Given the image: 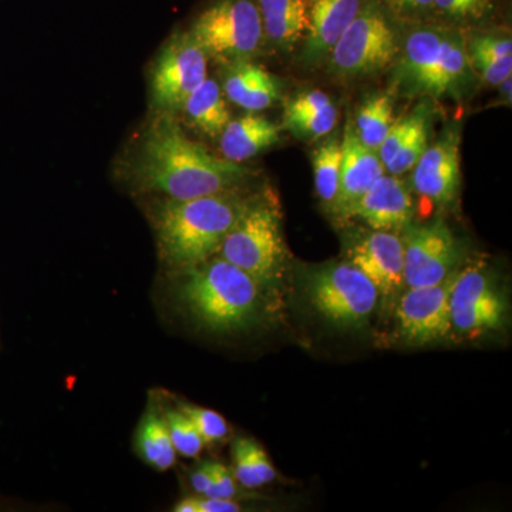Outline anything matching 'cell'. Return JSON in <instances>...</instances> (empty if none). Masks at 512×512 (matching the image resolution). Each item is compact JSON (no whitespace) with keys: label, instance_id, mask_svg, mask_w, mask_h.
Wrapping results in <instances>:
<instances>
[{"label":"cell","instance_id":"cell-1","mask_svg":"<svg viewBox=\"0 0 512 512\" xmlns=\"http://www.w3.org/2000/svg\"><path fill=\"white\" fill-rule=\"evenodd\" d=\"M251 174L245 165L214 156L188 138L171 114H156L124 163V175L136 190L173 200L235 190Z\"/></svg>","mask_w":512,"mask_h":512},{"label":"cell","instance_id":"cell-2","mask_svg":"<svg viewBox=\"0 0 512 512\" xmlns=\"http://www.w3.org/2000/svg\"><path fill=\"white\" fill-rule=\"evenodd\" d=\"M255 195L239 187L190 200L157 201L151 218L161 261L175 272L217 255Z\"/></svg>","mask_w":512,"mask_h":512},{"label":"cell","instance_id":"cell-3","mask_svg":"<svg viewBox=\"0 0 512 512\" xmlns=\"http://www.w3.org/2000/svg\"><path fill=\"white\" fill-rule=\"evenodd\" d=\"M174 274L177 302L210 332L254 328L265 313L264 289L220 255Z\"/></svg>","mask_w":512,"mask_h":512},{"label":"cell","instance_id":"cell-4","mask_svg":"<svg viewBox=\"0 0 512 512\" xmlns=\"http://www.w3.org/2000/svg\"><path fill=\"white\" fill-rule=\"evenodd\" d=\"M393 86L400 96L460 100L473 72L467 40L441 26H417L396 57Z\"/></svg>","mask_w":512,"mask_h":512},{"label":"cell","instance_id":"cell-5","mask_svg":"<svg viewBox=\"0 0 512 512\" xmlns=\"http://www.w3.org/2000/svg\"><path fill=\"white\" fill-rule=\"evenodd\" d=\"M217 255L247 272L266 293L274 291L284 278L288 259L278 204L268 195L256 194Z\"/></svg>","mask_w":512,"mask_h":512},{"label":"cell","instance_id":"cell-6","mask_svg":"<svg viewBox=\"0 0 512 512\" xmlns=\"http://www.w3.org/2000/svg\"><path fill=\"white\" fill-rule=\"evenodd\" d=\"M392 18L382 0H365L333 46L328 72L338 79H362L393 66L400 45Z\"/></svg>","mask_w":512,"mask_h":512},{"label":"cell","instance_id":"cell-7","mask_svg":"<svg viewBox=\"0 0 512 512\" xmlns=\"http://www.w3.org/2000/svg\"><path fill=\"white\" fill-rule=\"evenodd\" d=\"M188 32L208 59L224 67L254 60L265 46L256 0H212Z\"/></svg>","mask_w":512,"mask_h":512},{"label":"cell","instance_id":"cell-8","mask_svg":"<svg viewBox=\"0 0 512 512\" xmlns=\"http://www.w3.org/2000/svg\"><path fill=\"white\" fill-rule=\"evenodd\" d=\"M305 292L320 316L346 329L366 323L379 301L376 286L348 259L311 269Z\"/></svg>","mask_w":512,"mask_h":512},{"label":"cell","instance_id":"cell-9","mask_svg":"<svg viewBox=\"0 0 512 512\" xmlns=\"http://www.w3.org/2000/svg\"><path fill=\"white\" fill-rule=\"evenodd\" d=\"M207 77L208 57L202 47L188 29L175 30L151 66V110L174 116Z\"/></svg>","mask_w":512,"mask_h":512},{"label":"cell","instance_id":"cell-10","mask_svg":"<svg viewBox=\"0 0 512 512\" xmlns=\"http://www.w3.org/2000/svg\"><path fill=\"white\" fill-rule=\"evenodd\" d=\"M402 232L406 288L441 284L457 271L460 242L443 218L423 225L412 222Z\"/></svg>","mask_w":512,"mask_h":512},{"label":"cell","instance_id":"cell-11","mask_svg":"<svg viewBox=\"0 0 512 512\" xmlns=\"http://www.w3.org/2000/svg\"><path fill=\"white\" fill-rule=\"evenodd\" d=\"M450 313L453 330L477 335L504 325L507 301L484 268L468 266L454 275Z\"/></svg>","mask_w":512,"mask_h":512},{"label":"cell","instance_id":"cell-12","mask_svg":"<svg viewBox=\"0 0 512 512\" xmlns=\"http://www.w3.org/2000/svg\"><path fill=\"white\" fill-rule=\"evenodd\" d=\"M456 272L441 284L407 288L400 296L397 323L400 335L410 345H431L453 333L450 292Z\"/></svg>","mask_w":512,"mask_h":512},{"label":"cell","instance_id":"cell-13","mask_svg":"<svg viewBox=\"0 0 512 512\" xmlns=\"http://www.w3.org/2000/svg\"><path fill=\"white\" fill-rule=\"evenodd\" d=\"M460 127L448 126L412 168V187L439 205L456 201L461 184Z\"/></svg>","mask_w":512,"mask_h":512},{"label":"cell","instance_id":"cell-14","mask_svg":"<svg viewBox=\"0 0 512 512\" xmlns=\"http://www.w3.org/2000/svg\"><path fill=\"white\" fill-rule=\"evenodd\" d=\"M348 261L376 286L379 296L392 298L404 286V249L397 232L376 231L356 238L348 249Z\"/></svg>","mask_w":512,"mask_h":512},{"label":"cell","instance_id":"cell-15","mask_svg":"<svg viewBox=\"0 0 512 512\" xmlns=\"http://www.w3.org/2000/svg\"><path fill=\"white\" fill-rule=\"evenodd\" d=\"M356 217L376 231H404L413 222L414 204L409 184L399 175L384 174L350 208Z\"/></svg>","mask_w":512,"mask_h":512},{"label":"cell","instance_id":"cell-16","mask_svg":"<svg viewBox=\"0 0 512 512\" xmlns=\"http://www.w3.org/2000/svg\"><path fill=\"white\" fill-rule=\"evenodd\" d=\"M365 0H308V30L301 60L305 66L326 63L333 46L356 18Z\"/></svg>","mask_w":512,"mask_h":512},{"label":"cell","instance_id":"cell-17","mask_svg":"<svg viewBox=\"0 0 512 512\" xmlns=\"http://www.w3.org/2000/svg\"><path fill=\"white\" fill-rule=\"evenodd\" d=\"M384 174L386 170L379 154L359 140L352 120L349 119L342 136L339 191L335 204L332 205L335 214L348 217L350 208Z\"/></svg>","mask_w":512,"mask_h":512},{"label":"cell","instance_id":"cell-18","mask_svg":"<svg viewBox=\"0 0 512 512\" xmlns=\"http://www.w3.org/2000/svg\"><path fill=\"white\" fill-rule=\"evenodd\" d=\"M222 92L248 113L269 109L282 97V83L261 64L239 62L225 67Z\"/></svg>","mask_w":512,"mask_h":512},{"label":"cell","instance_id":"cell-19","mask_svg":"<svg viewBox=\"0 0 512 512\" xmlns=\"http://www.w3.org/2000/svg\"><path fill=\"white\" fill-rule=\"evenodd\" d=\"M220 138L221 156L242 164L281 141V127L258 113L229 121Z\"/></svg>","mask_w":512,"mask_h":512},{"label":"cell","instance_id":"cell-20","mask_svg":"<svg viewBox=\"0 0 512 512\" xmlns=\"http://www.w3.org/2000/svg\"><path fill=\"white\" fill-rule=\"evenodd\" d=\"M264 42L288 52L303 42L308 30V0H256Z\"/></svg>","mask_w":512,"mask_h":512},{"label":"cell","instance_id":"cell-21","mask_svg":"<svg viewBox=\"0 0 512 512\" xmlns=\"http://www.w3.org/2000/svg\"><path fill=\"white\" fill-rule=\"evenodd\" d=\"M181 111L192 127L212 138L220 137L231 121L227 97L217 80L210 77L190 94Z\"/></svg>","mask_w":512,"mask_h":512},{"label":"cell","instance_id":"cell-22","mask_svg":"<svg viewBox=\"0 0 512 512\" xmlns=\"http://www.w3.org/2000/svg\"><path fill=\"white\" fill-rule=\"evenodd\" d=\"M394 103L390 93H373L360 103L352 120L357 137L370 150H379L394 123Z\"/></svg>","mask_w":512,"mask_h":512},{"label":"cell","instance_id":"cell-23","mask_svg":"<svg viewBox=\"0 0 512 512\" xmlns=\"http://www.w3.org/2000/svg\"><path fill=\"white\" fill-rule=\"evenodd\" d=\"M137 446L143 460L158 471L170 470L177 460V451L171 441L167 421L154 406H150L141 421Z\"/></svg>","mask_w":512,"mask_h":512},{"label":"cell","instance_id":"cell-24","mask_svg":"<svg viewBox=\"0 0 512 512\" xmlns=\"http://www.w3.org/2000/svg\"><path fill=\"white\" fill-rule=\"evenodd\" d=\"M340 163H342V136L333 130L313 151L312 157L316 194L319 200L330 208L338 197Z\"/></svg>","mask_w":512,"mask_h":512},{"label":"cell","instance_id":"cell-25","mask_svg":"<svg viewBox=\"0 0 512 512\" xmlns=\"http://www.w3.org/2000/svg\"><path fill=\"white\" fill-rule=\"evenodd\" d=\"M234 457V477L245 488H258L272 483L276 471L271 460L256 441L247 437H238L232 444Z\"/></svg>","mask_w":512,"mask_h":512},{"label":"cell","instance_id":"cell-26","mask_svg":"<svg viewBox=\"0 0 512 512\" xmlns=\"http://www.w3.org/2000/svg\"><path fill=\"white\" fill-rule=\"evenodd\" d=\"M338 109L335 104L311 113L284 114V127L302 141L325 138L338 124Z\"/></svg>","mask_w":512,"mask_h":512},{"label":"cell","instance_id":"cell-27","mask_svg":"<svg viewBox=\"0 0 512 512\" xmlns=\"http://www.w3.org/2000/svg\"><path fill=\"white\" fill-rule=\"evenodd\" d=\"M429 120L430 114L429 110H427L419 120V123H417V126L414 127L404 146L400 148L399 153L384 168L387 174L402 177L403 174L412 171L414 164L419 161L421 154L429 147Z\"/></svg>","mask_w":512,"mask_h":512},{"label":"cell","instance_id":"cell-28","mask_svg":"<svg viewBox=\"0 0 512 512\" xmlns=\"http://www.w3.org/2000/svg\"><path fill=\"white\" fill-rule=\"evenodd\" d=\"M164 417L175 451L183 457H197L205 443L190 417L180 409L167 410Z\"/></svg>","mask_w":512,"mask_h":512},{"label":"cell","instance_id":"cell-29","mask_svg":"<svg viewBox=\"0 0 512 512\" xmlns=\"http://www.w3.org/2000/svg\"><path fill=\"white\" fill-rule=\"evenodd\" d=\"M178 409L190 417L205 444L217 443V441L224 440L228 436L227 420L220 413L184 403H181Z\"/></svg>","mask_w":512,"mask_h":512},{"label":"cell","instance_id":"cell-30","mask_svg":"<svg viewBox=\"0 0 512 512\" xmlns=\"http://www.w3.org/2000/svg\"><path fill=\"white\" fill-rule=\"evenodd\" d=\"M470 60H503L512 57V39L505 33H480L467 42Z\"/></svg>","mask_w":512,"mask_h":512},{"label":"cell","instance_id":"cell-31","mask_svg":"<svg viewBox=\"0 0 512 512\" xmlns=\"http://www.w3.org/2000/svg\"><path fill=\"white\" fill-rule=\"evenodd\" d=\"M384 8L394 18L406 22H421L429 18L434 9V0H382Z\"/></svg>","mask_w":512,"mask_h":512},{"label":"cell","instance_id":"cell-32","mask_svg":"<svg viewBox=\"0 0 512 512\" xmlns=\"http://www.w3.org/2000/svg\"><path fill=\"white\" fill-rule=\"evenodd\" d=\"M471 69L483 82L490 86H500L512 74V57L503 60H470Z\"/></svg>","mask_w":512,"mask_h":512},{"label":"cell","instance_id":"cell-33","mask_svg":"<svg viewBox=\"0 0 512 512\" xmlns=\"http://www.w3.org/2000/svg\"><path fill=\"white\" fill-rule=\"evenodd\" d=\"M333 101L322 90H308L286 100L284 114L311 113L332 106Z\"/></svg>","mask_w":512,"mask_h":512},{"label":"cell","instance_id":"cell-34","mask_svg":"<svg viewBox=\"0 0 512 512\" xmlns=\"http://www.w3.org/2000/svg\"><path fill=\"white\" fill-rule=\"evenodd\" d=\"M434 9L457 20L483 18L487 13L473 0H434Z\"/></svg>","mask_w":512,"mask_h":512},{"label":"cell","instance_id":"cell-35","mask_svg":"<svg viewBox=\"0 0 512 512\" xmlns=\"http://www.w3.org/2000/svg\"><path fill=\"white\" fill-rule=\"evenodd\" d=\"M212 483L210 491L204 497L232 498L237 495V484L231 471L220 463H211Z\"/></svg>","mask_w":512,"mask_h":512},{"label":"cell","instance_id":"cell-36","mask_svg":"<svg viewBox=\"0 0 512 512\" xmlns=\"http://www.w3.org/2000/svg\"><path fill=\"white\" fill-rule=\"evenodd\" d=\"M197 512H238L241 505L228 498L202 497L195 498Z\"/></svg>","mask_w":512,"mask_h":512},{"label":"cell","instance_id":"cell-37","mask_svg":"<svg viewBox=\"0 0 512 512\" xmlns=\"http://www.w3.org/2000/svg\"><path fill=\"white\" fill-rule=\"evenodd\" d=\"M212 483V470L211 463H204L202 466L195 468L191 474V485L194 488L195 493L207 495L210 491Z\"/></svg>","mask_w":512,"mask_h":512},{"label":"cell","instance_id":"cell-38","mask_svg":"<svg viewBox=\"0 0 512 512\" xmlns=\"http://www.w3.org/2000/svg\"><path fill=\"white\" fill-rule=\"evenodd\" d=\"M175 512H197V503H195V498H184L183 501H180L174 507Z\"/></svg>","mask_w":512,"mask_h":512},{"label":"cell","instance_id":"cell-39","mask_svg":"<svg viewBox=\"0 0 512 512\" xmlns=\"http://www.w3.org/2000/svg\"><path fill=\"white\" fill-rule=\"evenodd\" d=\"M473 2H476L478 6H481V8L487 10L491 8V0H473Z\"/></svg>","mask_w":512,"mask_h":512}]
</instances>
